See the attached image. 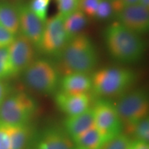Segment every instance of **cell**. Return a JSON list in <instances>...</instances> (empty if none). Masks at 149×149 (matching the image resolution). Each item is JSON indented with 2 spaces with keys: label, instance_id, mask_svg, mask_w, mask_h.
Listing matches in <instances>:
<instances>
[{
  "label": "cell",
  "instance_id": "5",
  "mask_svg": "<svg viewBox=\"0 0 149 149\" xmlns=\"http://www.w3.org/2000/svg\"><path fill=\"white\" fill-rule=\"evenodd\" d=\"M35 100L23 92L10 94L0 105V124L27 125L37 111Z\"/></svg>",
  "mask_w": 149,
  "mask_h": 149
},
{
  "label": "cell",
  "instance_id": "3",
  "mask_svg": "<svg viewBox=\"0 0 149 149\" xmlns=\"http://www.w3.org/2000/svg\"><path fill=\"white\" fill-rule=\"evenodd\" d=\"M136 78L135 72L129 68L117 67L101 68L91 76V91L101 97L119 95L135 83Z\"/></svg>",
  "mask_w": 149,
  "mask_h": 149
},
{
  "label": "cell",
  "instance_id": "17",
  "mask_svg": "<svg viewBox=\"0 0 149 149\" xmlns=\"http://www.w3.org/2000/svg\"><path fill=\"white\" fill-rule=\"evenodd\" d=\"M72 139L76 149H101L107 141L95 126Z\"/></svg>",
  "mask_w": 149,
  "mask_h": 149
},
{
  "label": "cell",
  "instance_id": "20",
  "mask_svg": "<svg viewBox=\"0 0 149 149\" xmlns=\"http://www.w3.org/2000/svg\"><path fill=\"white\" fill-rule=\"evenodd\" d=\"M131 141L129 136L122 132L106 141L101 149H129Z\"/></svg>",
  "mask_w": 149,
  "mask_h": 149
},
{
  "label": "cell",
  "instance_id": "29",
  "mask_svg": "<svg viewBox=\"0 0 149 149\" xmlns=\"http://www.w3.org/2000/svg\"><path fill=\"white\" fill-rule=\"evenodd\" d=\"M10 88L8 84L6 83L3 80H0V105L10 95Z\"/></svg>",
  "mask_w": 149,
  "mask_h": 149
},
{
  "label": "cell",
  "instance_id": "33",
  "mask_svg": "<svg viewBox=\"0 0 149 149\" xmlns=\"http://www.w3.org/2000/svg\"><path fill=\"white\" fill-rule=\"evenodd\" d=\"M129 148H130V147H129Z\"/></svg>",
  "mask_w": 149,
  "mask_h": 149
},
{
  "label": "cell",
  "instance_id": "21",
  "mask_svg": "<svg viewBox=\"0 0 149 149\" xmlns=\"http://www.w3.org/2000/svg\"><path fill=\"white\" fill-rule=\"evenodd\" d=\"M10 77L13 76L8 46L0 48V80Z\"/></svg>",
  "mask_w": 149,
  "mask_h": 149
},
{
  "label": "cell",
  "instance_id": "16",
  "mask_svg": "<svg viewBox=\"0 0 149 149\" xmlns=\"http://www.w3.org/2000/svg\"><path fill=\"white\" fill-rule=\"evenodd\" d=\"M0 24L15 35L19 31V17L17 5L0 1Z\"/></svg>",
  "mask_w": 149,
  "mask_h": 149
},
{
  "label": "cell",
  "instance_id": "25",
  "mask_svg": "<svg viewBox=\"0 0 149 149\" xmlns=\"http://www.w3.org/2000/svg\"><path fill=\"white\" fill-rule=\"evenodd\" d=\"M59 14L66 18L69 15L78 10L79 0H55Z\"/></svg>",
  "mask_w": 149,
  "mask_h": 149
},
{
  "label": "cell",
  "instance_id": "19",
  "mask_svg": "<svg viewBox=\"0 0 149 149\" xmlns=\"http://www.w3.org/2000/svg\"><path fill=\"white\" fill-rule=\"evenodd\" d=\"M10 137L11 149H25L29 137L27 125H6Z\"/></svg>",
  "mask_w": 149,
  "mask_h": 149
},
{
  "label": "cell",
  "instance_id": "7",
  "mask_svg": "<svg viewBox=\"0 0 149 149\" xmlns=\"http://www.w3.org/2000/svg\"><path fill=\"white\" fill-rule=\"evenodd\" d=\"M95 127L107 141L123 130V124L115 104L107 99H100L92 107Z\"/></svg>",
  "mask_w": 149,
  "mask_h": 149
},
{
  "label": "cell",
  "instance_id": "2",
  "mask_svg": "<svg viewBox=\"0 0 149 149\" xmlns=\"http://www.w3.org/2000/svg\"><path fill=\"white\" fill-rule=\"evenodd\" d=\"M59 57L65 74L80 72L90 74L98 63L95 46L90 37L82 34L68 41Z\"/></svg>",
  "mask_w": 149,
  "mask_h": 149
},
{
  "label": "cell",
  "instance_id": "9",
  "mask_svg": "<svg viewBox=\"0 0 149 149\" xmlns=\"http://www.w3.org/2000/svg\"><path fill=\"white\" fill-rule=\"evenodd\" d=\"M8 49L13 77L23 72L35 60V46L21 34L15 37Z\"/></svg>",
  "mask_w": 149,
  "mask_h": 149
},
{
  "label": "cell",
  "instance_id": "8",
  "mask_svg": "<svg viewBox=\"0 0 149 149\" xmlns=\"http://www.w3.org/2000/svg\"><path fill=\"white\" fill-rule=\"evenodd\" d=\"M64 19L58 13L46 20L38 48L43 53L58 57L68 42L69 39L64 29Z\"/></svg>",
  "mask_w": 149,
  "mask_h": 149
},
{
  "label": "cell",
  "instance_id": "11",
  "mask_svg": "<svg viewBox=\"0 0 149 149\" xmlns=\"http://www.w3.org/2000/svg\"><path fill=\"white\" fill-rule=\"evenodd\" d=\"M19 17V31L38 49L44 32L45 23L40 20L29 8L28 4H17Z\"/></svg>",
  "mask_w": 149,
  "mask_h": 149
},
{
  "label": "cell",
  "instance_id": "22",
  "mask_svg": "<svg viewBox=\"0 0 149 149\" xmlns=\"http://www.w3.org/2000/svg\"><path fill=\"white\" fill-rule=\"evenodd\" d=\"M51 1V0H31L28 6L33 13L45 23L47 20L48 9Z\"/></svg>",
  "mask_w": 149,
  "mask_h": 149
},
{
  "label": "cell",
  "instance_id": "13",
  "mask_svg": "<svg viewBox=\"0 0 149 149\" xmlns=\"http://www.w3.org/2000/svg\"><path fill=\"white\" fill-rule=\"evenodd\" d=\"M35 149H76L71 137L65 130L48 128L37 139Z\"/></svg>",
  "mask_w": 149,
  "mask_h": 149
},
{
  "label": "cell",
  "instance_id": "1",
  "mask_svg": "<svg viewBox=\"0 0 149 149\" xmlns=\"http://www.w3.org/2000/svg\"><path fill=\"white\" fill-rule=\"evenodd\" d=\"M104 40L110 55L123 64L140 60L146 45L140 35L116 22L110 24L104 32Z\"/></svg>",
  "mask_w": 149,
  "mask_h": 149
},
{
  "label": "cell",
  "instance_id": "4",
  "mask_svg": "<svg viewBox=\"0 0 149 149\" xmlns=\"http://www.w3.org/2000/svg\"><path fill=\"white\" fill-rule=\"evenodd\" d=\"M23 77L30 88L44 95L55 93L60 82L57 68L46 59H35L23 72Z\"/></svg>",
  "mask_w": 149,
  "mask_h": 149
},
{
  "label": "cell",
  "instance_id": "32",
  "mask_svg": "<svg viewBox=\"0 0 149 149\" xmlns=\"http://www.w3.org/2000/svg\"><path fill=\"white\" fill-rule=\"evenodd\" d=\"M126 5L135 4V3H138L139 0H122Z\"/></svg>",
  "mask_w": 149,
  "mask_h": 149
},
{
  "label": "cell",
  "instance_id": "6",
  "mask_svg": "<svg viewBox=\"0 0 149 149\" xmlns=\"http://www.w3.org/2000/svg\"><path fill=\"white\" fill-rule=\"evenodd\" d=\"M115 104L123 126L129 131L139 121L148 117V93L144 88H137L123 95Z\"/></svg>",
  "mask_w": 149,
  "mask_h": 149
},
{
  "label": "cell",
  "instance_id": "27",
  "mask_svg": "<svg viewBox=\"0 0 149 149\" xmlns=\"http://www.w3.org/2000/svg\"><path fill=\"white\" fill-rule=\"evenodd\" d=\"M17 35L8 31L0 24V48L8 47L13 42Z\"/></svg>",
  "mask_w": 149,
  "mask_h": 149
},
{
  "label": "cell",
  "instance_id": "31",
  "mask_svg": "<svg viewBox=\"0 0 149 149\" xmlns=\"http://www.w3.org/2000/svg\"><path fill=\"white\" fill-rule=\"evenodd\" d=\"M138 3L147 9L149 8V0H139Z\"/></svg>",
  "mask_w": 149,
  "mask_h": 149
},
{
  "label": "cell",
  "instance_id": "30",
  "mask_svg": "<svg viewBox=\"0 0 149 149\" xmlns=\"http://www.w3.org/2000/svg\"><path fill=\"white\" fill-rule=\"evenodd\" d=\"M129 149H149L148 142L133 139L131 141Z\"/></svg>",
  "mask_w": 149,
  "mask_h": 149
},
{
  "label": "cell",
  "instance_id": "12",
  "mask_svg": "<svg viewBox=\"0 0 149 149\" xmlns=\"http://www.w3.org/2000/svg\"><path fill=\"white\" fill-rule=\"evenodd\" d=\"M55 102L59 109L67 116L79 114L91 107L88 93L72 94L61 91L55 95Z\"/></svg>",
  "mask_w": 149,
  "mask_h": 149
},
{
  "label": "cell",
  "instance_id": "26",
  "mask_svg": "<svg viewBox=\"0 0 149 149\" xmlns=\"http://www.w3.org/2000/svg\"><path fill=\"white\" fill-rule=\"evenodd\" d=\"M100 0H79V9L87 17L94 18Z\"/></svg>",
  "mask_w": 149,
  "mask_h": 149
},
{
  "label": "cell",
  "instance_id": "15",
  "mask_svg": "<svg viewBox=\"0 0 149 149\" xmlns=\"http://www.w3.org/2000/svg\"><path fill=\"white\" fill-rule=\"evenodd\" d=\"M61 91L72 94L88 93L92 90V79L89 74L71 72L64 74L59 82Z\"/></svg>",
  "mask_w": 149,
  "mask_h": 149
},
{
  "label": "cell",
  "instance_id": "14",
  "mask_svg": "<svg viewBox=\"0 0 149 149\" xmlns=\"http://www.w3.org/2000/svg\"><path fill=\"white\" fill-rule=\"evenodd\" d=\"M64 130L72 139L94 127L92 107L79 114L67 116L64 121Z\"/></svg>",
  "mask_w": 149,
  "mask_h": 149
},
{
  "label": "cell",
  "instance_id": "28",
  "mask_svg": "<svg viewBox=\"0 0 149 149\" xmlns=\"http://www.w3.org/2000/svg\"><path fill=\"white\" fill-rule=\"evenodd\" d=\"M0 149H11L8 127L3 124H0Z\"/></svg>",
  "mask_w": 149,
  "mask_h": 149
},
{
  "label": "cell",
  "instance_id": "18",
  "mask_svg": "<svg viewBox=\"0 0 149 149\" xmlns=\"http://www.w3.org/2000/svg\"><path fill=\"white\" fill-rule=\"evenodd\" d=\"M88 24V18L79 9L69 15L64 19V29L68 39L79 35Z\"/></svg>",
  "mask_w": 149,
  "mask_h": 149
},
{
  "label": "cell",
  "instance_id": "24",
  "mask_svg": "<svg viewBox=\"0 0 149 149\" xmlns=\"http://www.w3.org/2000/svg\"><path fill=\"white\" fill-rule=\"evenodd\" d=\"M114 16V10L109 0H100L94 18L104 21L109 20Z\"/></svg>",
  "mask_w": 149,
  "mask_h": 149
},
{
  "label": "cell",
  "instance_id": "23",
  "mask_svg": "<svg viewBox=\"0 0 149 149\" xmlns=\"http://www.w3.org/2000/svg\"><path fill=\"white\" fill-rule=\"evenodd\" d=\"M136 140L148 142L149 141V118L148 117L139 121L130 130Z\"/></svg>",
  "mask_w": 149,
  "mask_h": 149
},
{
  "label": "cell",
  "instance_id": "10",
  "mask_svg": "<svg viewBox=\"0 0 149 149\" xmlns=\"http://www.w3.org/2000/svg\"><path fill=\"white\" fill-rule=\"evenodd\" d=\"M117 22L139 35L149 29V10L139 3L126 5L116 15Z\"/></svg>",
  "mask_w": 149,
  "mask_h": 149
}]
</instances>
